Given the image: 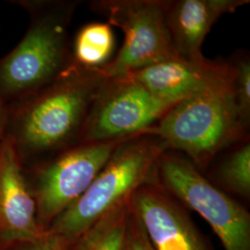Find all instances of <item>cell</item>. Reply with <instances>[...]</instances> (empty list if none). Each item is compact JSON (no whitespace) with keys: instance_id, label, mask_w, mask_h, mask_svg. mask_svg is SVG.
I'll return each instance as SVG.
<instances>
[{"instance_id":"cell-17","label":"cell","mask_w":250,"mask_h":250,"mask_svg":"<svg viewBox=\"0 0 250 250\" xmlns=\"http://www.w3.org/2000/svg\"><path fill=\"white\" fill-rule=\"evenodd\" d=\"M122 250H156L139 218L129 204V215Z\"/></svg>"},{"instance_id":"cell-14","label":"cell","mask_w":250,"mask_h":250,"mask_svg":"<svg viewBox=\"0 0 250 250\" xmlns=\"http://www.w3.org/2000/svg\"><path fill=\"white\" fill-rule=\"evenodd\" d=\"M222 160L214 170L217 188L236 197H250V139L246 138L222 152Z\"/></svg>"},{"instance_id":"cell-3","label":"cell","mask_w":250,"mask_h":250,"mask_svg":"<svg viewBox=\"0 0 250 250\" xmlns=\"http://www.w3.org/2000/svg\"><path fill=\"white\" fill-rule=\"evenodd\" d=\"M141 134L157 137L202 173L234 144L250 137V123L234 105L230 84L179 101Z\"/></svg>"},{"instance_id":"cell-19","label":"cell","mask_w":250,"mask_h":250,"mask_svg":"<svg viewBox=\"0 0 250 250\" xmlns=\"http://www.w3.org/2000/svg\"><path fill=\"white\" fill-rule=\"evenodd\" d=\"M4 118H5V107L0 103V138L2 136L3 125H4Z\"/></svg>"},{"instance_id":"cell-11","label":"cell","mask_w":250,"mask_h":250,"mask_svg":"<svg viewBox=\"0 0 250 250\" xmlns=\"http://www.w3.org/2000/svg\"><path fill=\"white\" fill-rule=\"evenodd\" d=\"M37 219L26 173L11 146L0 138V246L34 241L45 234Z\"/></svg>"},{"instance_id":"cell-8","label":"cell","mask_w":250,"mask_h":250,"mask_svg":"<svg viewBox=\"0 0 250 250\" xmlns=\"http://www.w3.org/2000/svg\"><path fill=\"white\" fill-rule=\"evenodd\" d=\"M173 105L156 97L129 74L107 78L93 101L81 144L140 135Z\"/></svg>"},{"instance_id":"cell-1","label":"cell","mask_w":250,"mask_h":250,"mask_svg":"<svg viewBox=\"0 0 250 250\" xmlns=\"http://www.w3.org/2000/svg\"><path fill=\"white\" fill-rule=\"evenodd\" d=\"M100 69L73 65L60 79L5 107L2 138L23 169H30L81 144L90 108L103 82Z\"/></svg>"},{"instance_id":"cell-4","label":"cell","mask_w":250,"mask_h":250,"mask_svg":"<svg viewBox=\"0 0 250 250\" xmlns=\"http://www.w3.org/2000/svg\"><path fill=\"white\" fill-rule=\"evenodd\" d=\"M165 148L161 141L140 134L121 144L85 192L59 215L46 232L72 244L100 218L130 200L134 192L150 183L156 161Z\"/></svg>"},{"instance_id":"cell-7","label":"cell","mask_w":250,"mask_h":250,"mask_svg":"<svg viewBox=\"0 0 250 250\" xmlns=\"http://www.w3.org/2000/svg\"><path fill=\"white\" fill-rule=\"evenodd\" d=\"M126 140L79 144L24 169L43 229L46 231L54 220L85 192L117 147Z\"/></svg>"},{"instance_id":"cell-12","label":"cell","mask_w":250,"mask_h":250,"mask_svg":"<svg viewBox=\"0 0 250 250\" xmlns=\"http://www.w3.org/2000/svg\"><path fill=\"white\" fill-rule=\"evenodd\" d=\"M249 3L250 0H166V24L176 55L193 62L205 60L202 45L211 28L223 16Z\"/></svg>"},{"instance_id":"cell-16","label":"cell","mask_w":250,"mask_h":250,"mask_svg":"<svg viewBox=\"0 0 250 250\" xmlns=\"http://www.w3.org/2000/svg\"><path fill=\"white\" fill-rule=\"evenodd\" d=\"M230 83L234 105L242 118L250 124V58L248 51H238L230 58Z\"/></svg>"},{"instance_id":"cell-9","label":"cell","mask_w":250,"mask_h":250,"mask_svg":"<svg viewBox=\"0 0 250 250\" xmlns=\"http://www.w3.org/2000/svg\"><path fill=\"white\" fill-rule=\"evenodd\" d=\"M156 250H212L182 203L154 183L138 188L129 200Z\"/></svg>"},{"instance_id":"cell-18","label":"cell","mask_w":250,"mask_h":250,"mask_svg":"<svg viewBox=\"0 0 250 250\" xmlns=\"http://www.w3.org/2000/svg\"><path fill=\"white\" fill-rule=\"evenodd\" d=\"M68 246L52 234L45 232V234L34 241L24 242L13 245L6 250H67Z\"/></svg>"},{"instance_id":"cell-5","label":"cell","mask_w":250,"mask_h":250,"mask_svg":"<svg viewBox=\"0 0 250 250\" xmlns=\"http://www.w3.org/2000/svg\"><path fill=\"white\" fill-rule=\"evenodd\" d=\"M152 183L200 215L225 250H250V214L179 152L164 150L156 161Z\"/></svg>"},{"instance_id":"cell-10","label":"cell","mask_w":250,"mask_h":250,"mask_svg":"<svg viewBox=\"0 0 250 250\" xmlns=\"http://www.w3.org/2000/svg\"><path fill=\"white\" fill-rule=\"evenodd\" d=\"M156 97L176 104L210 90L230 84L232 64L228 60L199 62L173 58L126 73Z\"/></svg>"},{"instance_id":"cell-6","label":"cell","mask_w":250,"mask_h":250,"mask_svg":"<svg viewBox=\"0 0 250 250\" xmlns=\"http://www.w3.org/2000/svg\"><path fill=\"white\" fill-rule=\"evenodd\" d=\"M89 7L125 36L118 53L101 68L107 78L179 58L166 24V0H94Z\"/></svg>"},{"instance_id":"cell-13","label":"cell","mask_w":250,"mask_h":250,"mask_svg":"<svg viewBox=\"0 0 250 250\" xmlns=\"http://www.w3.org/2000/svg\"><path fill=\"white\" fill-rule=\"evenodd\" d=\"M116 45L113 28L107 22H89L72 39L73 64L83 69H100L112 58Z\"/></svg>"},{"instance_id":"cell-2","label":"cell","mask_w":250,"mask_h":250,"mask_svg":"<svg viewBox=\"0 0 250 250\" xmlns=\"http://www.w3.org/2000/svg\"><path fill=\"white\" fill-rule=\"evenodd\" d=\"M29 24L21 40L0 58V103L7 107L53 83L73 67L69 29L77 0L11 1Z\"/></svg>"},{"instance_id":"cell-15","label":"cell","mask_w":250,"mask_h":250,"mask_svg":"<svg viewBox=\"0 0 250 250\" xmlns=\"http://www.w3.org/2000/svg\"><path fill=\"white\" fill-rule=\"evenodd\" d=\"M129 215V201L118 206L83 232L67 250H122Z\"/></svg>"}]
</instances>
